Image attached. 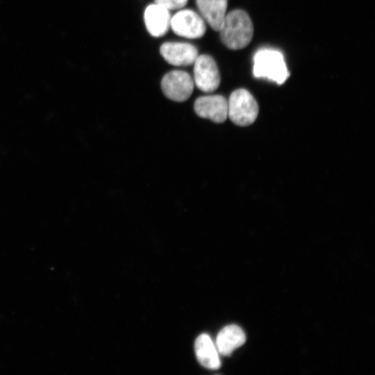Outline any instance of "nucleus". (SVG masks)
<instances>
[{"label": "nucleus", "instance_id": "obj_6", "mask_svg": "<svg viewBox=\"0 0 375 375\" xmlns=\"http://www.w3.org/2000/svg\"><path fill=\"white\" fill-rule=\"evenodd\" d=\"M194 83L201 91L212 92L220 84V75L215 60L209 55L198 56L194 62Z\"/></svg>", "mask_w": 375, "mask_h": 375}, {"label": "nucleus", "instance_id": "obj_2", "mask_svg": "<svg viewBox=\"0 0 375 375\" xmlns=\"http://www.w3.org/2000/svg\"><path fill=\"white\" fill-rule=\"evenodd\" d=\"M253 73L256 78H267L278 85L283 84L290 75L283 54L269 49H262L256 53Z\"/></svg>", "mask_w": 375, "mask_h": 375}, {"label": "nucleus", "instance_id": "obj_3", "mask_svg": "<svg viewBox=\"0 0 375 375\" xmlns=\"http://www.w3.org/2000/svg\"><path fill=\"white\" fill-rule=\"evenodd\" d=\"M228 117L236 125L246 126L256 120L258 114V105L253 95L247 90L240 88L233 91L228 101Z\"/></svg>", "mask_w": 375, "mask_h": 375}, {"label": "nucleus", "instance_id": "obj_13", "mask_svg": "<svg viewBox=\"0 0 375 375\" xmlns=\"http://www.w3.org/2000/svg\"><path fill=\"white\" fill-rule=\"evenodd\" d=\"M158 3L167 10H175L184 7L188 0H154Z\"/></svg>", "mask_w": 375, "mask_h": 375}, {"label": "nucleus", "instance_id": "obj_11", "mask_svg": "<svg viewBox=\"0 0 375 375\" xmlns=\"http://www.w3.org/2000/svg\"><path fill=\"white\" fill-rule=\"evenodd\" d=\"M246 340L242 329L237 325H228L224 327L218 333L216 346L218 352L224 356H229L242 346Z\"/></svg>", "mask_w": 375, "mask_h": 375}, {"label": "nucleus", "instance_id": "obj_8", "mask_svg": "<svg viewBox=\"0 0 375 375\" xmlns=\"http://www.w3.org/2000/svg\"><path fill=\"white\" fill-rule=\"evenodd\" d=\"M163 58L174 66H189L194 64L198 55L196 47L190 43L167 42L160 47Z\"/></svg>", "mask_w": 375, "mask_h": 375}, {"label": "nucleus", "instance_id": "obj_9", "mask_svg": "<svg viewBox=\"0 0 375 375\" xmlns=\"http://www.w3.org/2000/svg\"><path fill=\"white\" fill-rule=\"evenodd\" d=\"M171 17L169 10L158 3L149 5L144 12L147 30L156 38L162 37L168 31Z\"/></svg>", "mask_w": 375, "mask_h": 375}, {"label": "nucleus", "instance_id": "obj_5", "mask_svg": "<svg viewBox=\"0 0 375 375\" xmlns=\"http://www.w3.org/2000/svg\"><path fill=\"white\" fill-rule=\"evenodd\" d=\"M170 27L177 35L189 39L201 38L206 31L204 19L190 9L181 10L172 16Z\"/></svg>", "mask_w": 375, "mask_h": 375}, {"label": "nucleus", "instance_id": "obj_7", "mask_svg": "<svg viewBox=\"0 0 375 375\" xmlns=\"http://www.w3.org/2000/svg\"><path fill=\"white\" fill-rule=\"evenodd\" d=\"M196 114L216 123H222L228 117L227 100L222 95H208L197 98L194 104Z\"/></svg>", "mask_w": 375, "mask_h": 375}, {"label": "nucleus", "instance_id": "obj_12", "mask_svg": "<svg viewBox=\"0 0 375 375\" xmlns=\"http://www.w3.org/2000/svg\"><path fill=\"white\" fill-rule=\"evenodd\" d=\"M194 351L199 362L203 367L216 369L220 367L218 351L210 337L206 334H201L195 340Z\"/></svg>", "mask_w": 375, "mask_h": 375}, {"label": "nucleus", "instance_id": "obj_1", "mask_svg": "<svg viewBox=\"0 0 375 375\" xmlns=\"http://www.w3.org/2000/svg\"><path fill=\"white\" fill-rule=\"evenodd\" d=\"M220 38L223 44L233 50L247 47L253 38V26L249 15L242 10H234L226 15Z\"/></svg>", "mask_w": 375, "mask_h": 375}, {"label": "nucleus", "instance_id": "obj_4", "mask_svg": "<svg viewBox=\"0 0 375 375\" xmlns=\"http://www.w3.org/2000/svg\"><path fill=\"white\" fill-rule=\"evenodd\" d=\"M161 88L163 94L168 99L177 102H183L192 94L194 81L188 72L173 70L162 77Z\"/></svg>", "mask_w": 375, "mask_h": 375}, {"label": "nucleus", "instance_id": "obj_10", "mask_svg": "<svg viewBox=\"0 0 375 375\" xmlns=\"http://www.w3.org/2000/svg\"><path fill=\"white\" fill-rule=\"evenodd\" d=\"M196 3L204 21L219 31L226 15L227 0H196Z\"/></svg>", "mask_w": 375, "mask_h": 375}]
</instances>
